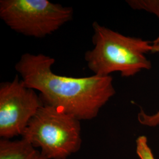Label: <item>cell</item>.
<instances>
[{
    "label": "cell",
    "instance_id": "obj_1",
    "mask_svg": "<svg viewBox=\"0 0 159 159\" xmlns=\"http://www.w3.org/2000/svg\"><path fill=\"white\" fill-rule=\"evenodd\" d=\"M54 63V58L45 54L27 52L15 68L27 87L40 92L43 104L60 109L80 121L96 117L116 93L113 77L62 76L52 72Z\"/></svg>",
    "mask_w": 159,
    "mask_h": 159
},
{
    "label": "cell",
    "instance_id": "obj_2",
    "mask_svg": "<svg viewBox=\"0 0 159 159\" xmlns=\"http://www.w3.org/2000/svg\"><path fill=\"white\" fill-rule=\"evenodd\" d=\"M93 29L94 47L85 52L84 58L94 75L108 76L119 72L122 77H130L152 68L146 54L153 51L152 42L123 35L96 21Z\"/></svg>",
    "mask_w": 159,
    "mask_h": 159
},
{
    "label": "cell",
    "instance_id": "obj_3",
    "mask_svg": "<svg viewBox=\"0 0 159 159\" xmlns=\"http://www.w3.org/2000/svg\"><path fill=\"white\" fill-rule=\"evenodd\" d=\"M22 139L47 159H66L81 146L80 121L58 108L43 104L30 120Z\"/></svg>",
    "mask_w": 159,
    "mask_h": 159
},
{
    "label": "cell",
    "instance_id": "obj_4",
    "mask_svg": "<svg viewBox=\"0 0 159 159\" xmlns=\"http://www.w3.org/2000/svg\"><path fill=\"white\" fill-rule=\"evenodd\" d=\"M73 10L47 0H1L0 18L10 29L35 38L45 37L70 21Z\"/></svg>",
    "mask_w": 159,
    "mask_h": 159
},
{
    "label": "cell",
    "instance_id": "obj_5",
    "mask_svg": "<svg viewBox=\"0 0 159 159\" xmlns=\"http://www.w3.org/2000/svg\"><path fill=\"white\" fill-rule=\"evenodd\" d=\"M43 105L40 96L16 75L0 84V136H23L30 120Z\"/></svg>",
    "mask_w": 159,
    "mask_h": 159
},
{
    "label": "cell",
    "instance_id": "obj_6",
    "mask_svg": "<svg viewBox=\"0 0 159 159\" xmlns=\"http://www.w3.org/2000/svg\"><path fill=\"white\" fill-rule=\"evenodd\" d=\"M0 159H47L31 144L22 139L18 140L1 139Z\"/></svg>",
    "mask_w": 159,
    "mask_h": 159
},
{
    "label": "cell",
    "instance_id": "obj_7",
    "mask_svg": "<svg viewBox=\"0 0 159 159\" xmlns=\"http://www.w3.org/2000/svg\"><path fill=\"white\" fill-rule=\"evenodd\" d=\"M126 2L131 8L144 10L159 18V0H128Z\"/></svg>",
    "mask_w": 159,
    "mask_h": 159
},
{
    "label": "cell",
    "instance_id": "obj_8",
    "mask_svg": "<svg viewBox=\"0 0 159 159\" xmlns=\"http://www.w3.org/2000/svg\"><path fill=\"white\" fill-rule=\"evenodd\" d=\"M153 52H159V44H153ZM139 122L143 125L154 127L159 125V110L153 114H148L142 109L137 115Z\"/></svg>",
    "mask_w": 159,
    "mask_h": 159
},
{
    "label": "cell",
    "instance_id": "obj_9",
    "mask_svg": "<svg viewBox=\"0 0 159 159\" xmlns=\"http://www.w3.org/2000/svg\"><path fill=\"white\" fill-rule=\"evenodd\" d=\"M136 153L140 159H155L153 153L148 143L145 136L138 137L136 140Z\"/></svg>",
    "mask_w": 159,
    "mask_h": 159
},
{
    "label": "cell",
    "instance_id": "obj_10",
    "mask_svg": "<svg viewBox=\"0 0 159 159\" xmlns=\"http://www.w3.org/2000/svg\"><path fill=\"white\" fill-rule=\"evenodd\" d=\"M152 43L153 44H159V35H158V37L154 40L152 42Z\"/></svg>",
    "mask_w": 159,
    "mask_h": 159
}]
</instances>
